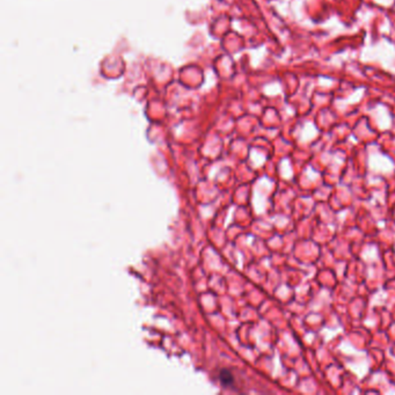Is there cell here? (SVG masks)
<instances>
[{"label":"cell","instance_id":"cell-1","mask_svg":"<svg viewBox=\"0 0 395 395\" xmlns=\"http://www.w3.org/2000/svg\"><path fill=\"white\" fill-rule=\"evenodd\" d=\"M219 380H220L221 385L226 386V387H228V386L233 385V383H234L233 374L231 373L229 370H221L219 372Z\"/></svg>","mask_w":395,"mask_h":395}]
</instances>
